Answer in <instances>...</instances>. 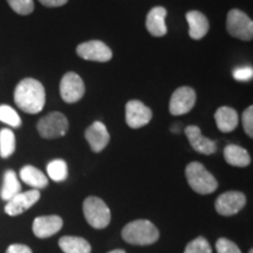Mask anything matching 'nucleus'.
<instances>
[{"instance_id": "nucleus-1", "label": "nucleus", "mask_w": 253, "mask_h": 253, "mask_svg": "<svg viewBox=\"0 0 253 253\" xmlns=\"http://www.w3.org/2000/svg\"><path fill=\"white\" fill-rule=\"evenodd\" d=\"M14 102L25 113H40L46 102V91L42 84L32 78L21 80L14 89Z\"/></svg>"}, {"instance_id": "nucleus-2", "label": "nucleus", "mask_w": 253, "mask_h": 253, "mask_svg": "<svg viewBox=\"0 0 253 253\" xmlns=\"http://www.w3.org/2000/svg\"><path fill=\"white\" fill-rule=\"evenodd\" d=\"M122 238L131 245H151L160 238L157 227L147 219L130 221L123 227Z\"/></svg>"}, {"instance_id": "nucleus-3", "label": "nucleus", "mask_w": 253, "mask_h": 253, "mask_svg": "<svg viewBox=\"0 0 253 253\" xmlns=\"http://www.w3.org/2000/svg\"><path fill=\"white\" fill-rule=\"evenodd\" d=\"M185 177L190 188L199 195L212 194L218 188V182L214 176L199 162H191L186 166Z\"/></svg>"}, {"instance_id": "nucleus-4", "label": "nucleus", "mask_w": 253, "mask_h": 253, "mask_svg": "<svg viewBox=\"0 0 253 253\" xmlns=\"http://www.w3.org/2000/svg\"><path fill=\"white\" fill-rule=\"evenodd\" d=\"M84 214L94 229H104L110 223V210L102 199L90 196L84 202Z\"/></svg>"}, {"instance_id": "nucleus-5", "label": "nucleus", "mask_w": 253, "mask_h": 253, "mask_svg": "<svg viewBox=\"0 0 253 253\" xmlns=\"http://www.w3.org/2000/svg\"><path fill=\"white\" fill-rule=\"evenodd\" d=\"M68 128L69 123L67 118L59 112L49 113L48 115L43 116L37 125L39 135L47 140L62 137L67 134Z\"/></svg>"}, {"instance_id": "nucleus-6", "label": "nucleus", "mask_w": 253, "mask_h": 253, "mask_svg": "<svg viewBox=\"0 0 253 253\" xmlns=\"http://www.w3.org/2000/svg\"><path fill=\"white\" fill-rule=\"evenodd\" d=\"M226 30L231 37L250 41L253 38L252 19L240 9L233 8L227 13Z\"/></svg>"}, {"instance_id": "nucleus-7", "label": "nucleus", "mask_w": 253, "mask_h": 253, "mask_svg": "<svg viewBox=\"0 0 253 253\" xmlns=\"http://www.w3.org/2000/svg\"><path fill=\"white\" fill-rule=\"evenodd\" d=\"M86 87L77 73L68 72L63 75L60 82V95L67 103H75L84 97Z\"/></svg>"}, {"instance_id": "nucleus-8", "label": "nucleus", "mask_w": 253, "mask_h": 253, "mask_svg": "<svg viewBox=\"0 0 253 253\" xmlns=\"http://www.w3.org/2000/svg\"><path fill=\"white\" fill-rule=\"evenodd\" d=\"M246 204V197L243 192L227 191L216 199L214 208L221 216L230 217L238 213Z\"/></svg>"}, {"instance_id": "nucleus-9", "label": "nucleus", "mask_w": 253, "mask_h": 253, "mask_svg": "<svg viewBox=\"0 0 253 253\" xmlns=\"http://www.w3.org/2000/svg\"><path fill=\"white\" fill-rule=\"evenodd\" d=\"M153 119V112L138 100H130L126 104V122L130 128L138 129Z\"/></svg>"}, {"instance_id": "nucleus-10", "label": "nucleus", "mask_w": 253, "mask_h": 253, "mask_svg": "<svg viewBox=\"0 0 253 253\" xmlns=\"http://www.w3.org/2000/svg\"><path fill=\"white\" fill-rule=\"evenodd\" d=\"M77 53L82 59L96 62H107L113 58L112 49L99 40H90L80 43L77 48Z\"/></svg>"}, {"instance_id": "nucleus-11", "label": "nucleus", "mask_w": 253, "mask_h": 253, "mask_svg": "<svg viewBox=\"0 0 253 253\" xmlns=\"http://www.w3.org/2000/svg\"><path fill=\"white\" fill-rule=\"evenodd\" d=\"M196 103V93L190 87H179L173 91L170 99L169 109L172 115H184L194 108Z\"/></svg>"}, {"instance_id": "nucleus-12", "label": "nucleus", "mask_w": 253, "mask_h": 253, "mask_svg": "<svg viewBox=\"0 0 253 253\" xmlns=\"http://www.w3.org/2000/svg\"><path fill=\"white\" fill-rule=\"evenodd\" d=\"M40 199L39 190H30L26 192H19L17 196L9 199L5 207V212L8 216H19V214L24 213L28 209L33 207Z\"/></svg>"}, {"instance_id": "nucleus-13", "label": "nucleus", "mask_w": 253, "mask_h": 253, "mask_svg": "<svg viewBox=\"0 0 253 253\" xmlns=\"http://www.w3.org/2000/svg\"><path fill=\"white\" fill-rule=\"evenodd\" d=\"M185 135L191 144L192 149L203 155H212L217 151L216 141L210 140L202 134L201 129L196 126H189L185 128Z\"/></svg>"}, {"instance_id": "nucleus-14", "label": "nucleus", "mask_w": 253, "mask_h": 253, "mask_svg": "<svg viewBox=\"0 0 253 253\" xmlns=\"http://www.w3.org/2000/svg\"><path fill=\"white\" fill-rule=\"evenodd\" d=\"M63 220L61 217L55 216H41L37 217L33 221L32 230L38 238H48V237L54 236L62 229Z\"/></svg>"}, {"instance_id": "nucleus-15", "label": "nucleus", "mask_w": 253, "mask_h": 253, "mask_svg": "<svg viewBox=\"0 0 253 253\" xmlns=\"http://www.w3.org/2000/svg\"><path fill=\"white\" fill-rule=\"evenodd\" d=\"M86 140L89 143V147L94 153H100L109 143L110 136L107 130L106 126L102 122L96 121L93 125H90L86 130Z\"/></svg>"}, {"instance_id": "nucleus-16", "label": "nucleus", "mask_w": 253, "mask_h": 253, "mask_svg": "<svg viewBox=\"0 0 253 253\" xmlns=\"http://www.w3.org/2000/svg\"><path fill=\"white\" fill-rule=\"evenodd\" d=\"M167 9L162 6H156L151 8L147 15L145 20V27L153 37H164L167 34L166 25Z\"/></svg>"}, {"instance_id": "nucleus-17", "label": "nucleus", "mask_w": 253, "mask_h": 253, "mask_svg": "<svg viewBox=\"0 0 253 253\" xmlns=\"http://www.w3.org/2000/svg\"><path fill=\"white\" fill-rule=\"evenodd\" d=\"M186 21L189 24V36L191 39L199 40L208 34L210 24L208 18L198 11H190L186 13Z\"/></svg>"}, {"instance_id": "nucleus-18", "label": "nucleus", "mask_w": 253, "mask_h": 253, "mask_svg": "<svg viewBox=\"0 0 253 253\" xmlns=\"http://www.w3.org/2000/svg\"><path fill=\"white\" fill-rule=\"evenodd\" d=\"M217 126L220 131L231 132L238 126V114L231 107H220L214 113Z\"/></svg>"}, {"instance_id": "nucleus-19", "label": "nucleus", "mask_w": 253, "mask_h": 253, "mask_svg": "<svg viewBox=\"0 0 253 253\" xmlns=\"http://www.w3.org/2000/svg\"><path fill=\"white\" fill-rule=\"evenodd\" d=\"M20 178L24 183L36 190L46 188L48 184V178L45 173L33 166H25L20 170Z\"/></svg>"}, {"instance_id": "nucleus-20", "label": "nucleus", "mask_w": 253, "mask_h": 253, "mask_svg": "<svg viewBox=\"0 0 253 253\" xmlns=\"http://www.w3.org/2000/svg\"><path fill=\"white\" fill-rule=\"evenodd\" d=\"M224 158L230 166L245 168L251 163V157L244 148L236 144L226 145L224 149Z\"/></svg>"}, {"instance_id": "nucleus-21", "label": "nucleus", "mask_w": 253, "mask_h": 253, "mask_svg": "<svg viewBox=\"0 0 253 253\" xmlns=\"http://www.w3.org/2000/svg\"><path fill=\"white\" fill-rule=\"evenodd\" d=\"M59 246L65 253H90L91 246L81 237L65 236L59 240Z\"/></svg>"}, {"instance_id": "nucleus-22", "label": "nucleus", "mask_w": 253, "mask_h": 253, "mask_svg": "<svg viewBox=\"0 0 253 253\" xmlns=\"http://www.w3.org/2000/svg\"><path fill=\"white\" fill-rule=\"evenodd\" d=\"M21 191V185L19 182L17 173L13 170H7L4 173V183H2L1 192L0 196L4 201L8 202L9 199H12L14 196H17L19 192Z\"/></svg>"}, {"instance_id": "nucleus-23", "label": "nucleus", "mask_w": 253, "mask_h": 253, "mask_svg": "<svg viewBox=\"0 0 253 253\" xmlns=\"http://www.w3.org/2000/svg\"><path fill=\"white\" fill-rule=\"evenodd\" d=\"M15 151V135L11 129H1L0 131V156L8 158Z\"/></svg>"}, {"instance_id": "nucleus-24", "label": "nucleus", "mask_w": 253, "mask_h": 253, "mask_svg": "<svg viewBox=\"0 0 253 253\" xmlns=\"http://www.w3.org/2000/svg\"><path fill=\"white\" fill-rule=\"evenodd\" d=\"M47 173L54 182H63L68 176L67 163L63 160H53L47 166Z\"/></svg>"}, {"instance_id": "nucleus-25", "label": "nucleus", "mask_w": 253, "mask_h": 253, "mask_svg": "<svg viewBox=\"0 0 253 253\" xmlns=\"http://www.w3.org/2000/svg\"><path fill=\"white\" fill-rule=\"evenodd\" d=\"M0 122L13 128H19L21 126V119L19 114L7 104L0 106Z\"/></svg>"}, {"instance_id": "nucleus-26", "label": "nucleus", "mask_w": 253, "mask_h": 253, "mask_svg": "<svg viewBox=\"0 0 253 253\" xmlns=\"http://www.w3.org/2000/svg\"><path fill=\"white\" fill-rule=\"evenodd\" d=\"M184 253H212V249L204 237H197L186 245Z\"/></svg>"}, {"instance_id": "nucleus-27", "label": "nucleus", "mask_w": 253, "mask_h": 253, "mask_svg": "<svg viewBox=\"0 0 253 253\" xmlns=\"http://www.w3.org/2000/svg\"><path fill=\"white\" fill-rule=\"evenodd\" d=\"M7 2L9 7L20 15H28L34 11L33 0H7Z\"/></svg>"}, {"instance_id": "nucleus-28", "label": "nucleus", "mask_w": 253, "mask_h": 253, "mask_svg": "<svg viewBox=\"0 0 253 253\" xmlns=\"http://www.w3.org/2000/svg\"><path fill=\"white\" fill-rule=\"evenodd\" d=\"M217 253H242L240 249L230 239L219 238L216 243Z\"/></svg>"}, {"instance_id": "nucleus-29", "label": "nucleus", "mask_w": 253, "mask_h": 253, "mask_svg": "<svg viewBox=\"0 0 253 253\" xmlns=\"http://www.w3.org/2000/svg\"><path fill=\"white\" fill-rule=\"evenodd\" d=\"M242 122L243 126H244V130L250 137L253 136V107L250 106L249 108L244 110L242 115Z\"/></svg>"}, {"instance_id": "nucleus-30", "label": "nucleus", "mask_w": 253, "mask_h": 253, "mask_svg": "<svg viewBox=\"0 0 253 253\" xmlns=\"http://www.w3.org/2000/svg\"><path fill=\"white\" fill-rule=\"evenodd\" d=\"M233 78L237 81H249L253 78V68L251 66H244L238 67L233 71Z\"/></svg>"}, {"instance_id": "nucleus-31", "label": "nucleus", "mask_w": 253, "mask_h": 253, "mask_svg": "<svg viewBox=\"0 0 253 253\" xmlns=\"http://www.w3.org/2000/svg\"><path fill=\"white\" fill-rule=\"evenodd\" d=\"M6 253H32V250L27 245L12 244L8 246Z\"/></svg>"}, {"instance_id": "nucleus-32", "label": "nucleus", "mask_w": 253, "mask_h": 253, "mask_svg": "<svg viewBox=\"0 0 253 253\" xmlns=\"http://www.w3.org/2000/svg\"><path fill=\"white\" fill-rule=\"evenodd\" d=\"M39 1L46 7H60L67 4L68 0H39Z\"/></svg>"}, {"instance_id": "nucleus-33", "label": "nucleus", "mask_w": 253, "mask_h": 253, "mask_svg": "<svg viewBox=\"0 0 253 253\" xmlns=\"http://www.w3.org/2000/svg\"><path fill=\"white\" fill-rule=\"evenodd\" d=\"M108 253H126L125 250H121V249H119V250H113V251H110V252H108Z\"/></svg>"}, {"instance_id": "nucleus-34", "label": "nucleus", "mask_w": 253, "mask_h": 253, "mask_svg": "<svg viewBox=\"0 0 253 253\" xmlns=\"http://www.w3.org/2000/svg\"><path fill=\"white\" fill-rule=\"evenodd\" d=\"M249 253H253V250L251 249V250H250V251H249Z\"/></svg>"}]
</instances>
